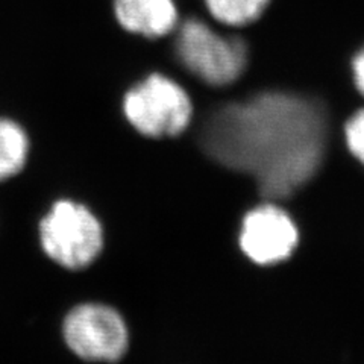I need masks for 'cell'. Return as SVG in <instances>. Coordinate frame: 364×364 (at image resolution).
Wrapping results in <instances>:
<instances>
[{
    "instance_id": "3",
    "label": "cell",
    "mask_w": 364,
    "mask_h": 364,
    "mask_svg": "<svg viewBox=\"0 0 364 364\" xmlns=\"http://www.w3.org/2000/svg\"><path fill=\"white\" fill-rule=\"evenodd\" d=\"M40 246L46 257L67 270H84L96 263L105 246L97 215L85 203L58 199L38 225Z\"/></svg>"
},
{
    "instance_id": "8",
    "label": "cell",
    "mask_w": 364,
    "mask_h": 364,
    "mask_svg": "<svg viewBox=\"0 0 364 364\" xmlns=\"http://www.w3.org/2000/svg\"><path fill=\"white\" fill-rule=\"evenodd\" d=\"M29 136L13 119L0 117V182L17 176L29 156Z\"/></svg>"
},
{
    "instance_id": "4",
    "label": "cell",
    "mask_w": 364,
    "mask_h": 364,
    "mask_svg": "<svg viewBox=\"0 0 364 364\" xmlns=\"http://www.w3.org/2000/svg\"><path fill=\"white\" fill-rule=\"evenodd\" d=\"M123 116L147 139H172L193 119V102L179 82L163 73H151L135 82L122 102Z\"/></svg>"
},
{
    "instance_id": "10",
    "label": "cell",
    "mask_w": 364,
    "mask_h": 364,
    "mask_svg": "<svg viewBox=\"0 0 364 364\" xmlns=\"http://www.w3.org/2000/svg\"><path fill=\"white\" fill-rule=\"evenodd\" d=\"M345 139L349 151L364 163V108L357 111L345 127Z\"/></svg>"
},
{
    "instance_id": "1",
    "label": "cell",
    "mask_w": 364,
    "mask_h": 364,
    "mask_svg": "<svg viewBox=\"0 0 364 364\" xmlns=\"http://www.w3.org/2000/svg\"><path fill=\"white\" fill-rule=\"evenodd\" d=\"M328 143L325 111L314 100L264 91L213 111L199 144L220 166L252 178L267 199H284L321 168Z\"/></svg>"
},
{
    "instance_id": "9",
    "label": "cell",
    "mask_w": 364,
    "mask_h": 364,
    "mask_svg": "<svg viewBox=\"0 0 364 364\" xmlns=\"http://www.w3.org/2000/svg\"><path fill=\"white\" fill-rule=\"evenodd\" d=\"M208 16L226 29H245L263 17L272 0H202Z\"/></svg>"
},
{
    "instance_id": "6",
    "label": "cell",
    "mask_w": 364,
    "mask_h": 364,
    "mask_svg": "<svg viewBox=\"0 0 364 364\" xmlns=\"http://www.w3.org/2000/svg\"><path fill=\"white\" fill-rule=\"evenodd\" d=\"M240 245L255 263L275 264L293 252L298 245V230L282 210L263 205L245 218Z\"/></svg>"
},
{
    "instance_id": "11",
    "label": "cell",
    "mask_w": 364,
    "mask_h": 364,
    "mask_svg": "<svg viewBox=\"0 0 364 364\" xmlns=\"http://www.w3.org/2000/svg\"><path fill=\"white\" fill-rule=\"evenodd\" d=\"M350 73L354 79V85L358 93L364 97V44L352 55L350 58Z\"/></svg>"
},
{
    "instance_id": "7",
    "label": "cell",
    "mask_w": 364,
    "mask_h": 364,
    "mask_svg": "<svg viewBox=\"0 0 364 364\" xmlns=\"http://www.w3.org/2000/svg\"><path fill=\"white\" fill-rule=\"evenodd\" d=\"M112 11L124 31L146 38L167 37L179 25L175 0H112Z\"/></svg>"
},
{
    "instance_id": "5",
    "label": "cell",
    "mask_w": 364,
    "mask_h": 364,
    "mask_svg": "<svg viewBox=\"0 0 364 364\" xmlns=\"http://www.w3.org/2000/svg\"><path fill=\"white\" fill-rule=\"evenodd\" d=\"M61 333L67 348L90 363H117L129 349L127 321L108 304L82 302L72 306Z\"/></svg>"
},
{
    "instance_id": "2",
    "label": "cell",
    "mask_w": 364,
    "mask_h": 364,
    "mask_svg": "<svg viewBox=\"0 0 364 364\" xmlns=\"http://www.w3.org/2000/svg\"><path fill=\"white\" fill-rule=\"evenodd\" d=\"M173 50L188 73L211 87L237 82L250 61L249 44L243 37L222 33L199 17L179 21Z\"/></svg>"
}]
</instances>
